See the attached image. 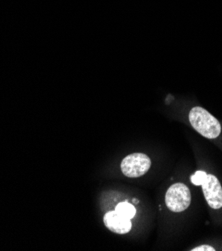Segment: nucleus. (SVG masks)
Listing matches in <instances>:
<instances>
[{
    "instance_id": "nucleus-1",
    "label": "nucleus",
    "mask_w": 222,
    "mask_h": 251,
    "mask_svg": "<svg viewBox=\"0 0 222 251\" xmlns=\"http://www.w3.org/2000/svg\"><path fill=\"white\" fill-rule=\"evenodd\" d=\"M189 121L197 132L208 139L216 138L221 133L220 122L200 106H195L190 110Z\"/></svg>"
},
{
    "instance_id": "nucleus-2",
    "label": "nucleus",
    "mask_w": 222,
    "mask_h": 251,
    "mask_svg": "<svg viewBox=\"0 0 222 251\" xmlns=\"http://www.w3.org/2000/svg\"><path fill=\"white\" fill-rule=\"evenodd\" d=\"M165 203L172 212H182L191 203V193L189 188L183 183L171 185L165 194Z\"/></svg>"
},
{
    "instance_id": "nucleus-3",
    "label": "nucleus",
    "mask_w": 222,
    "mask_h": 251,
    "mask_svg": "<svg viewBox=\"0 0 222 251\" xmlns=\"http://www.w3.org/2000/svg\"><path fill=\"white\" fill-rule=\"evenodd\" d=\"M151 160L144 153H132L121 161V171L129 178H137L150 169Z\"/></svg>"
},
{
    "instance_id": "nucleus-4",
    "label": "nucleus",
    "mask_w": 222,
    "mask_h": 251,
    "mask_svg": "<svg viewBox=\"0 0 222 251\" xmlns=\"http://www.w3.org/2000/svg\"><path fill=\"white\" fill-rule=\"evenodd\" d=\"M201 187L207 204L213 209H220L222 207V186L218 178L212 174H207Z\"/></svg>"
},
{
    "instance_id": "nucleus-5",
    "label": "nucleus",
    "mask_w": 222,
    "mask_h": 251,
    "mask_svg": "<svg viewBox=\"0 0 222 251\" xmlns=\"http://www.w3.org/2000/svg\"><path fill=\"white\" fill-rule=\"evenodd\" d=\"M103 221L105 226L112 232L117 234H125L131 229V221L129 218L121 215L115 210L108 211L104 217Z\"/></svg>"
},
{
    "instance_id": "nucleus-6",
    "label": "nucleus",
    "mask_w": 222,
    "mask_h": 251,
    "mask_svg": "<svg viewBox=\"0 0 222 251\" xmlns=\"http://www.w3.org/2000/svg\"><path fill=\"white\" fill-rule=\"evenodd\" d=\"M115 211H117L121 215L125 216V217H127L129 219L133 218L135 216V213H136L135 207L132 204H130V203H128L126 201H123V202L118 203L116 205V207H115Z\"/></svg>"
},
{
    "instance_id": "nucleus-7",
    "label": "nucleus",
    "mask_w": 222,
    "mask_h": 251,
    "mask_svg": "<svg viewBox=\"0 0 222 251\" xmlns=\"http://www.w3.org/2000/svg\"><path fill=\"white\" fill-rule=\"evenodd\" d=\"M206 175H207L206 172H204V171H202V170H198V171H196L193 175H191L190 180H191V182H192L194 185L199 186V185H201V183L203 182V180H204Z\"/></svg>"
},
{
    "instance_id": "nucleus-8",
    "label": "nucleus",
    "mask_w": 222,
    "mask_h": 251,
    "mask_svg": "<svg viewBox=\"0 0 222 251\" xmlns=\"http://www.w3.org/2000/svg\"><path fill=\"white\" fill-rule=\"evenodd\" d=\"M191 250L192 251H215V249L209 245H200V246H197Z\"/></svg>"
}]
</instances>
